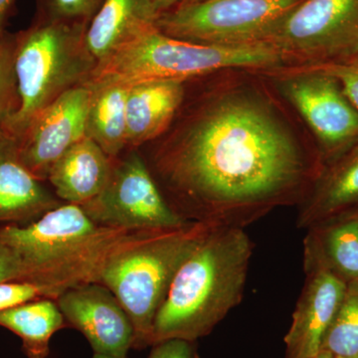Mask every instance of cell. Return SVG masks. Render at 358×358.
Instances as JSON below:
<instances>
[{
  "label": "cell",
  "mask_w": 358,
  "mask_h": 358,
  "mask_svg": "<svg viewBox=\"0 0 358 358\" xmlns=\"http://www.w3.org/2000/svg\"><path fill=\"white\" fill-rule=\"evenodd\" d=\"M143 147L171 208L212 227L245 229L280 207L300 206L326 166L270 78L241 68L185 81L171 126Z\"/></svg>",
  "instance_id": "1"
},
{
  "label": "cell",
  "mask_w": 358,
  "mask_h": 358,
  "mask_svg": "<svg viewBox=\"0 0 358 358\" xmlns=\"http://www.w3.org/2000/svg\"><path fill=\"white\" fill-rule=\"evenodd\" d=\"M253 250L244 228L207 231L174 275L155 317L152 346L208 336L243 300Z\"/></svg>",
  "instance_id": "2"
},
{
  "label": "cell",
  "mask_w": 358,
  "mask_h": 358,
  "mask_svg": "<svg viewBox=\"0 0 358 358\" xmlns=\"http://www.w3.org/2000/svg\"><path fill=\"white\" fill-rule=\"evenodd\" d=\"M133 232L100 225L80 205L62 203L32 222L0 226V240L20 259L23 281L55 300L66 289L96 282L110 252Z\"/></svg>",
  "instance_id": "3"
},
{
  "label": "cell",
  "mask_w": 358,
  "mask_h": 358,
  "mask_svg": "<svg viewBox=\"0 0 358 358\" xmlns=\"http://www.w3.org/2000/svg\"><path fill=\"white\" fill-rule=\"evenodd\" d=\"M211 227L192 222L178 229L134 231L108 256L96 282L107 287L128 313L133 348L152 345L155 317L176 271Z\"/></svg>",
  "instance_id": "4"
},
{
  "label": "cell",
  "mask_w": 358,
  "mask_h": 358,
  "mask_svg": "<svg viewBox=\"0 0 358 358\" xmlns=\"http://www.w3.org/2000/svg\"><path fill=\"white\" fill-rule=\"evenodd\" d=\"M285 67L268 43L217 46L173 38L150 28L96 64L88 83L134 86L148 81H188L228 68L267 71Z\"/></svg>",
  "instance_id": "5"
},
{
  "label": "cell",
  "mask_w": 358,
  "mask_h": 358,
  "mask_svg": "<svg viewBox=\"0 0 358 358\" xmlns=\"http://www.w3.org/2000/svg\"><path fill=\"white\" fill-rule=\"evenodd\" d=\"M88 25L36 17L14 35L17 110L2 131L18 138L40 110L88 82L96 61L87 48Z\"/></svg>",
  "instance_id": "6"
},
{
  "label": "cell",
  "mask_w": 358,
  "mask_h": 358,
  "mask_svg": "<svg viewBox=\"0 0 358 358\" xmlns=\"http://www.w3.org/2000/svg\"><path fill=\"white\" fill-rule=\"evenodd\" d=\"M303 0H196L157 17V29L173 38L217 46L266 43Z\"/></svg>",
  "instance_id": "7"
},
{
  "label": "cell",
  "mask_w": 358,
  "mask_h": 358,
  "mask_svg": "<svg viewBox=\"0 0 358 358\" xmlns=\"http://www.w3.org/2000/svg\"><path fill=\"white\" fill-rule=\"evenodd\" d=\"M266 43L285 67L339 64L358 56V0H303Z\"/></svg>",
  "instance_id": "8"
},
{
  "label": "cell",
  "mask_w": 358,
  "mask_h": 358,
  "mask_svg": "<svg viewBox=\"0 0 358 358\" xmlns=\"http://www.w3.org/2000/svg\"><path fill=\"white\" fill-rule=\"evenodd\" d=\"M263 72L312 134L324 164L357 143L358 112L336 78L312 67Z\"/></svg>",
  "instance_id": "9"
},
{
  "label": "cell",
  "mask_w": 358,
  "mask_h": 358,
  "mask_svg": "<svg viewBox=\"0 0 358 358\" xmlns=\"http://www.w3.org/2000/svg\"><path fill=\"white\" fill-rule=\"evenodd\" d=\"M114 159L107 185L82 208L96 223L133 231L178 229L189 223L171 208L138 148Z\"/></svg>",
  "instance_id": "10"
},
{
  "label": "cell",
  "mask_w": 358,
  "mask_h": 358,
  "mask_svg": "<svg viewBox=\"0 0 358 358\" xmlns=\"http://www.w3.org/2000/svg\"><path fill=\"white\" fill-rule=\"evenodd\" d=\"M92 90L85 83L65 92L33 117L17 141L21 162L46 182L53 164L86 136Z\"/></svg>",
  "instance_id": "11"
},
{
  "label": "cell",
  "mask_w": 358,
  "mask_h": 358,
  "mask_svg": "<svg viewBox=\"0 0 358 358\" xmlns=\"http://www.w3.org/2000/svg\"><path fill=\"white\" fill-rule=\"evenodd\" d=\"M55 301L68 326L88 339L94 352L128 357L134 345L133 324L107 287L87 282L66 289Z\"/></svg>",
  "instance_id": "12"
},
{
  "label": "cell",
  "mask_w": 358,
  "mask_h": 358,
  "mask_svg": "<svg viewBox=\"0 0 358 358\" xmlns=\"http://www.w3.org/2000/svg\"><path fill=\"white\" fill-rule=\"evenodd\" d=\"M306 281L286 336V358H310L322 350L327 329L336 317L346 282L322 268L305 271Z\"/></svg>",
  "instance_id": "13"
},
{
  "label": "cell",
  "mask_w": 358,
  "mask_h": 358,
  "mask_svg": "<svg viewBox=\"0 0 358 358\" xmlns=\"http://www.w3.org/2000/svg\"><path fill=\"white\" fill-rule=\"evenodd\" d=\"M21 162L17 141L0 136V224H27L64 203Z\"/></svg>",
  "instance_id": "14"
},
{
  "label": "cell",
  "mask_w": 358,
  "mask_h": 358,
  "mask_svg": "<svg viewBox=\"0 0 358 358\" xmlns=\"http://www.w3.org/2000/svg\"><path fill=\"white\" fill-rule=\"evenodd\" d=\"M306 230L303 271L324 268L346 284L358 280V206Z\"/></svg>",
  "instance_id": "15"
},
{
  "label": "cell",
  "mask_w": 358,
  "mask_h": 358,
  "mask_svg": "<svg viewBox=\"0 0 358 358\" xmlns=\"http://www.w3.org/2000/svg\"><path fill=\"white\" fill-rule=\"evenodd\" d=\"M113 164L114 159L86 136L53 164L47 181L61 201L82 206L102 192Z\"/></svg>",
  "instance_id": "16"
},
{
  "label": "cell",
  "mask_w": 358,
  "mask_h": 358,
  "mask_svg": "<svg viewBox=\"0 0 358 358\" xmlns=\"http://www.w3.org/2000/svg\"><path fill=\"white\" fill-rule=\"evenodd\" d=\"M185 82L148 81L129 87L127 98V147L141 148L171 126L182 103Z\"/></svg>",
  "instance_id": "17"
},
{
  "label": "cell",
  "mask_w": 358,
  "mask_h": 358,
  "mask_svg": "<svg viewBox=\"0 0 358 358\" xmlns=\"http://www.w3.org/2000/svg\"><path fill=\"white\" fill-rule=\"evenodd\" d=\"M157 17L150 0H105L87 27V48L98 64L155 27Z\"/></svg>",
  "instance_id": "18"
},
{
  "label": "cell",
  "mask_w": 358,
  "mask_h": 358,
  "mask_svg": "<svg viewBox=\"0 0 358 358\" xmlns=\"http://www.w3.org/2000/svg\"><path fill=\"white\" fill-rule=\"evenodd\" d=\"M358 206V141L324 166L307 199L298 207L296 226H310Z\"/></svg>",
  "instance_id": "19"
},
{
  "label": "cell",
  "mask_w": 358,
  "mask_h": 358,
  "mask_svg": "<svg viewBox=\"0 0 358 358\" xmlns=\"http://www.w3.org/2000/svg\"><path fill=\"white\" fill-rule=\"evenodd\" d=\"M92 90L86 136L112 159L127 152V98L129 87L87 82Z\"/></svg>",
  "instance_id": "20"
},
{
  "label": "cell",
  "mask_w": 358,
  "mask_h": 358,
  "mask_svg": "<svg viewBox=\"0 0 358 358\" xmlns=\"http://www.w3.org/2000/svg\"><path fill=\"white\" fill-rule=\"evenodd\" d=\"M67 326L53 299H37L0 312V327L20 336L28 358L48 357L52 336Z\"/></svg>",
  "instance_id": "21"
},
{
  "label": "cell",
  "mask_w": 358,
  "mask_h": 358,
  "mask_svg": "<svg viewBox=\"0 0 358 358\" xmlns=\"http://www.w3.org/2000/svg\"><path fill=\"white\" fill-rule=\"evenodd\" d=\"M322 350L334 357L358 358V280L346 285L341 306L324 334Z\"/></svg>",
  "instance_id": "22"
},
{
  "label": "cell",
  "mask_w": 358,
  "mask_h": 358,
  "mask_svg": "<svg viewBox=\"0 0 358 358\" xmlns=\"http://www.w3.org/2000/svg\"><path fill=\"white\" fill-rule=\"evenodd\" d=\"M14 35L0 41V131L17 110L18 93L14 70Z\"/></svg>",
  "instance_id": "23"
},
{
  "label": "cell",
  "mask_w": 358,
  "mask_h": 358,
  "mask_svg": "<svg viewBox=\"0 0 358 358\" xmlns=\"http://www.w3.org/2000/svg\"><path fill=\"white\" fill-rule=\"evenodd\" d=\"M105 0H37L36 17L88 25Z\"/></svg>",
  "instance_id": "24"
},
{
  "label": "cell",
  "mask_w": 358,
  "mask_h": 358,
  "mask_svg": "<svg viewBox=\"0 0 358 358\" xmlns=\"http://www.w3.org/2000/svg\"><path fill=\"white\" fill-rule=\"evenodd\" d=\"M41 298H45L43 291L34 282L28 281L0 282V312Z\"/></svg>",
  "instance_id": "25"
},
{
  "label": "cell",
  "mask_w": 358,
  "mask_h": 358,
  "mask_svg": "<svg viewBox=\"0 0 358 358\" xmlns=\"http://www.w3.org/2000/svg\"><path fill=\"white\" fill-rule=\"evenodd\" d=\"M312 68H317V69L324 71L327 74L336 78L343 87L348 100L358 112V56L352 60L339 63V64Z\"/></svg>",
  "instance_id": "26"
},
{
  "label": "cell",
  "mask_w": 358,
  "mask_h": 358,
  "mask_svg": "<svg viewBox=\"0 0 358 358\" xmlns=\"http://www.w3.org/2000/svg\"><path fill=\"white\" fill-rule=\"evenodd\" d=\"M148 358H199L196 341L169 338L152 345Z\"/></svg>",
  "instance_id": "27"
},
{
  "label": "cell",
  "mask_w": 358,
  "mask_h": 358,
  "mask_svg": "<svg viewBox=\"0 0 358 358\" xmlns=\"http://www.w3.org/2000/svg\"><path fill=\"white\" fill-rule=\"evenodd\" d=\"M24 272L20 259L0 240V282L23 281Z\"/></svg>",
  "instance_id": "28"
},
{
  "label": "cell",
  "mask_w": 358,
  "mask_h": 358,
  "mask_svg": "<svg viewBox=\"0 0 358 358\" xmlns=\"http://www.w3.org/2000/svg\"><path fill=\"white\" fill-rule=\"evenodd\" d=\"M14 2L15 0H0V41L8 35L6 30V23Z\"/></svg>",
  "instance_id": "29"
},
{
  "label": "cell",
  "mask_w": 358,
  "mask_h": 358,
  "mask_svg": "<svg viewBox=\"0 0 358 358\" xmlns=\"http://www.w3.org/2000/svg\"><path fill=\"white\" fill-rule=\"evenodd\" d=\"M185 0H150L157 15H162L173 10L174 8L181 6Z\"/></svg>",
  "instance_id": "30"
},
{
  "label": "cell",
  "mask_w": 358,
  "mask_h": 358,
  "mask_svg": "<svg viewBox=\"0 0 358 358\" xmlns=\"http://www.w3.org/2000/svg\"><path fill=\"white\" fill-rule=\"evenodd\" d=\"M310 358H336L331 355V352H326V350H320L317 355H315V357Z\"/></svg>",
  "instance_id": "31"
},
{
  "label": "cell",
  "mask_w": 358,
  "mask_h": 358,
  "mask_svg": "<svg viewBox=\"0 0 358 358\" xmlns=\"http://www.w3.org/2000/svg\"><path fill=\"white\" fill-rule=\"evenodd\" d=\"M93 358H128V357H112V355H102V353L94 352Z\"/></svg>",
  "instance_id": "32"
},
{
  "label": "cell",
  "mask_w": 358,
  "mask_h": 358,
  "mask_svg": "<svg viewBox=\"0 0 358 358\" xmlns=\"http://www.w3.org/2000/svg\"><path fill=\"white\" fill-rule=\"evenodd\" d=\"M192 1H196V0H185V1L183 2L182 4L188 3V2H192ZM182 4H181V6H182Z\"/></svg>",
  "instance_id": "33"
},
{
  "label": "cell",
  "mask_w": 358,
  "mask_h": 358,
  "mask_svg": "<svg viewBox=\"0 0 358 358\" xmlns=\"http://www.w3.org/2000/svg\"><path fill=\"white\" fill-rule=\"evenodd\" d=\"M2 134H3V131H0V136H2Z\"/></svg>",
  "instance_id": "34"
},
{
  "label": "cell",
  "mask_w": 358,
  "mask_h": 358,
  "mask_svg": "<svg viewBox=\"0 0 358 358\" xmlns=\"http://www.w3.org/2000/svg\"><path fill=\"white\" fill-rule=\"evenodd\" d=\"M336 358H339V357H336Z\"/></svg>",
  "instance_id": "35"
}]
</instances>
